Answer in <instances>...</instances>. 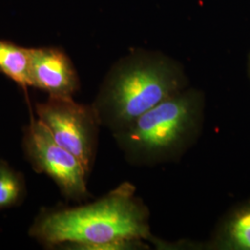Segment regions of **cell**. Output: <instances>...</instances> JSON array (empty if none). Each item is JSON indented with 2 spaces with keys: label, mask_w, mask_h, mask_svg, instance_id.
I'll use <instances>...</instances> for the list:
<instances>
[{
  "label": "cell",
  "mask_w": 250,
  "mask_h": 250,
  "mask_svg": "<svg viewBox=\"0 0 250 250\" xmlns=\"http://www.w3.org/2000/svg\"></svg>",
  "instance_id": "cell-10"
},
{
  "label": "cell",
  "mask_w": 250,
  "mask_h": 250,
  "mask_svg": "<svg viewBox=\"0 0 250 250\" xmlns=\"http://www.w3.org/2000/svg\"><path fill=\"white\" fill-rule=\"evenodd\" d=\"M205 106L201 91L186 88L152 107L113 136L126 161L134 166L177 161L201 135Z\"/></svg>",
  "instance_id": "cell-3"
},
{
  "label": "cell",
  "mask_w": 250,
  "mask_h": 250,
  "mask_svg": "<svg viewBox=\"0 0 250 250\" xmlns=\"http://www.w3.org/2000/svg\"><path fill=\"white\" fill-rule=\"evenodd\" d=\"M187 86L182 68L169 58L134 53L111 68L91 106L100 126L114 134Z\"/></svg>",
  "instance_id": "cell-2"
},
{
  "label": "cell",
  "mask_w": 250,
  "mask_h": 250,
  "mask_svg": "<svg viewBox=\"0 0 250 250\" xmlns=\"http://www.w3.org/2000/svg\"><path fill=\"white\" fill-rule=\"evenodd\" d=\"M0 72L24 89L32 86L29 49L0 40Z\"/></svg>",
  "instance_id": "cell-8"
},
{
  "label": "cell",
  "mask_w": 250,
  "mask_h": 250,
  "mask_svg": "<svg viewBox=\"0 0 250 250\" xmlns=\"http://www.w3.org/2000/svg\"><path fill=\"white\" fill-rule=\"evenodd\" d=\"M28 49L32 86L49 97L72 98L79 89V79L67 54L57 47Z\"/></svg>",
  "instance_id": "cell-6"
},
{
  "label": "cell",
  "mask_w": 250,
  "mask_h": 250,
  "mask_svg": "<svg viewBox=\"0 0 250 250\" xmlns=\"http://www.w3.org/2000/svg\"><path fill=\"white\" fill-rule=\"evenodd\" d=\"M29 234L48 247L80 250L110 242L153 238L149 211L128 183L92 203L42 210Z\"/></svg>",
  "instance_id": "cell-1"
},
{
  "label": "cell",
  "mask_w": 250,
  "mask_h": 250,
  "mask_svg": "<svg viewBox=\"0 0 250 250\" xmlns=\"http://www.w3.org/2000/svg\"><path fill=\"white\" fill-rule=\"evenodd\" d=\"M36 118L45 125L57 143L73 154L89 173L99 135V121L92 106L72 98L49 97L36 104Z\"/></svg>",
  "instance_id": "cell-4"
},
{
  "label": "cell",
  "mask_w": 250,
  "mask_h": 250,
  "mask_svg": "<svg viewBox=\"0 0 250 250\" xmlns=\"http://www.w3.org/2000/svg\"><path fill=\"white\" fill-rule=\"evenodd\" d=\"M207 249L250 250V201L225 216Z\"/></svg>",
  "instance_id": "cell-7"
},
{
  "label": "cell",
  "mask_w": 250,
  "mask_h": 250,
  "mask_svg": "<svg viewBox=\"0 0 250 250\" xmlns=\"http://www.w3.org/2000/svg\"><path fill=\"white\" fill-rule=\"evenodd\" d=\"M23 184L21 176L9 165L0 162V209L15 205L21 200Z\"/></svg>",
  "instance_id": "cell-9"
},
{
  "label": "cell",
  "mask_w": 250,
  "mask_h": 250,
  "mask_svg": "<svg viewBox=\"0 0 250 250\" xmlns=\"http://www.w3.org/2000/svg\"><path fill=\"white\" fill-rule=\"evenodd\" d=\"M22 146L32 167L52 179L65 197L74 200L88 197L87 170L73 154L57 143L37 118L32 117L24 130Z\"/></svg>",
  "instance_id": "cell-5"
}]
</instances>
